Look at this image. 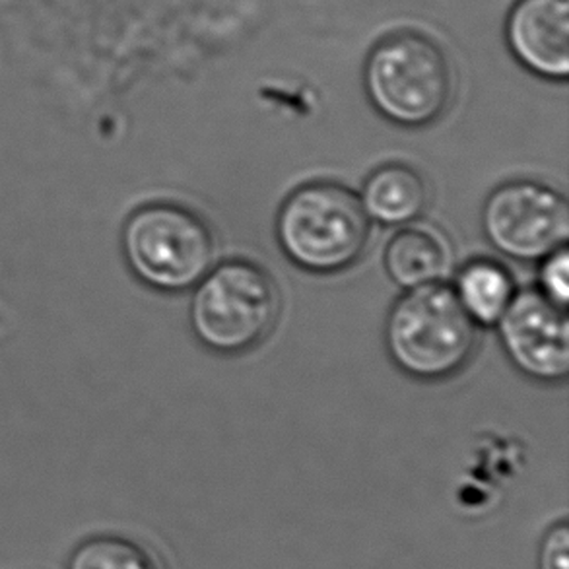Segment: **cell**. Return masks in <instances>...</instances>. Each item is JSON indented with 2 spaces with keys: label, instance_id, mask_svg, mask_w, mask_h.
<instances>
[{
  "label": "cell",
  "instance_id": "cell-4",
  "mask_svg": "<svg viewBox=\"0 0 569 569\" xmlns=\"http://www.w3.org/2000/svg\"><path fill=\"white\" fill-rule=\"evenodd\" d=\"M282 311L277 280L261 264L230 259L208 270L192 292L189 323L202 347L246 355L269 339Z\"/></svg>",
  "mask_w": 569,
  "mask_h": 569
},
{
  "label": "cell",
  "instance_id": "cell-13",
  "mask_svg": "<svg viewBox=\"0 0 569 569\" xmlns=\"http://www.w3.org/2000/svg\"><path fill=\"white\" fill-rule=\"evenodd\" d=\"M539 292L556 303L558 308H568L569 303V251L568 247L558 249L539 261Z\"/></svg>",
  "mask_w": 569,
  "mask_h": 569
},
{
  "label": "cell",
  "instance_id": "cell-6",
  "mask_svg": "<svg viewBox=\"0 0 569 569\" xmlns=\"http://www.w3.org/2000/svg\"><path fill=\"white\" fill-rule=\"evenodd\" d=\"M480 222L488 243L513 261L539 262L568 247V200L537 179L496 187L486 197Z\"/></svg>",
  "mask_w": 569,
  "mask_h": 569
},
{
  "label": "cell",
  "instance_id": "cell-7",
  "mask_svg": "<svg viewBox=\"0 0 569 569\" xmlns=\"http://www.w3.org/2000/svg\"><path fill=\"white\" fill-rule=\"evenodd\" d=\"M498 337L509 362L525 378L563 383L569 376V325L566 309L539 290L516 292L498 321Z\"/></svg>",
  "mask_w": 569,
  "mask_h": 569
},
{
  "label": "cell",
  "instance_id": "cell-3",
  "mask_svg": "<svg viewBox=\"0 0 569 569\" xmlns=\"http://www.w3.org/2000/svg\"><path fill=\"white\" fill-rule=\"evenodd\" d=\"M385 348L408 378L439 383L467 368L478 347V327L447 284L407 290L392 303Z\"/></svg>",
  "mask_w": 569,
  "mask_h": 569
},
{
  "label": "cell",
  "instance_id": "cell-8",
  "mask_svg": "<svg viewBox=\"0 0 569 569\" xmlns=\"http://www.w3.org/2000/svg\"><path fill=\"white\" fill-rule=\"evenodd\" d=\"M506 46L527 72L550 82H566L569 0H517L506 20Z\"/></svg>",
  "mask_w": 569,
  "mask_h": 569
},
{
  "label": "cell",
  "instance_id": "cell-9",
  "mask_svg": "<svg viewBox=\"0 0 569 569\" xmlns=\"http://www.w3.org/2000/svg\"><path fill=\"white\" fill-rule=\"evenodd\" d=\"M383 269L405 292L422 286L446 284L453 274L451 239L436 223H407L385 247Z\"/></svg>",
  "mask_w": 569,
  "mask_h": 569
},
{
  "label": "cell",
  "instance_id": "cell-5",
  "mask_svg": "<svg viewBox=\"0 0 569 569\" xmlns=\"http://www.w3.org/2000/svg\"><path fill=\"white\" fill-rule=\"evenodd\" d=\"M119 241L132 277L154 292L192 290L214 267V231L178 202L156 200L134 208L124 218Z\"/></svg>",
  "mask_w": 569,
  "mask_h": 569
},
{
  "label": "cell",
  "instance_id": "cell-11",
  "mask_svg": "<svg viewBox=\"0 0 569 569\" xmlns=\"http://www.w3.org/2000/svg\"><path fill=\"white\" fill-rule=\"evenodd\" d=\"M453 292L477 327H496L517 290L501 262L472 259L459 270Z\"/></svg>",
  "mask_w": 569,
  "mask_h": 569
},
{
  "label": "cell",
  "instance_id": "cell-2",
  "mask_svg": "<svg viewBox=\"0 0 569 569\" xmlns=\"http://www.w3.org/2000/svg\"><path fill=\"white\" fill-rule=\"evenodd\" d=\"M274 233L293 267L332 277L360 262L370 246L371 220L360 197L347 186L311 181L282 200Z\"/></svg>",
  "mask_w": 569,
  "mask_h": 569
},
{
  "label": "cell",
  "instance_id": "cell-14",
  "mask_svg": "<svg viewBox=\"0 0 569 569\" xmlns=\"http://www.w3.org/2000/svg\"><path fill=\"white\" fill-rule=\"evenodd\" d=\"M537 569H569V523L552 525L540 540Z\"/></svg>",
  "mask_w": 569,
  "mask_h": 569
},
{
  "label": "cell",
  "instance_id": "cell-10",
  "mask_svg": "<svg viewBox=\"0 0 569 569\" xmlns=\"http://www.w3.org/2000/svg\"><path fill=\"white\" fill-rule=\"evenodd\" d=\"M360 202L371 222L402 228L422 218L430 202V187L412 166L385 163L363 181Z\"/></svg>",
  "mask_w": 569,
  "mask_h": 569
},
{
  "label": "cell",
  "instance_id": "cell-12",
  "mask_svg": "<svg viewBox=\"0 0 569 569\" xmlns=\"http://www.w3.org/2000/svg\"><path fill=\"white\" fill-rule=\"evenodd\" d=\"M67 569H162L158 558L137 540L121 535H98L80 542Z\"/></svg>",
  "mask_w": 569,
  "mask_h": 569
},
{
  "label": "cell",
  "instance_id": "cell-1",
  "mask_svg": "<svg viewBox=\"0 0 569 569\" xmlns=\"http://www.w3.org/2000/svg\"><path fill=\"white\" fill-rule=\"evenodd\" d=\"M455 88L453 62L423 31L387 33L363 62V90L371 108L402 129L438 123L453 101Z\"/></svg>",
  "mask_w": 569,
  "mask_h": 569
}]
</instances>
